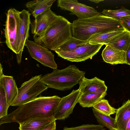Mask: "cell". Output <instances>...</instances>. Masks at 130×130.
<instances>
[{"label": "cell", "mask_w": 130, "mask_h": 130, "mask_svg": "<svg viewBox=\"0 0 130 130\" xmlns=\"http://www.w3.org/2000/svg\"><path fill=\"white\" fill-rule=\"evenodd\" d=\"M61 98L56 95H40L34 100L18 106L15 110L1 119L0 124L15 122L20 124L28 120L53 117Z\"/></svg>", "instance_id": "6da1fadb"}, {"label": "cell", "mask_w": 130, "mask_h": 130, "mask_svg": "<svg viewBox=\"0 0 130 130\" xmlns=\"http://www.w3.org/2000/svg\"><path fill=\"white\" fill-rule=\"evenodd\" d=\"M124 29L118 20L101 13L90 18L77 19L71 23L72 36L88 41L94 35L101 32Z\"/></svg>", "instance_id": "7a4b0ae2"}, {"label": "cell", "mask_w": 130, "mask_h": 130, "mask_svg": "<svg viewBox=\"0 0 130 130\" xmlns=\"http://www.w3.org/2000/svg\"><path fill=\"white\" fill-rule=\"evenodd\" d=\"M85 74V71L72 65L61 70L54 69L52 73L41 76L40 80L48 88L65 91L79 84Z\"/></svg>", "instance_id": "3957f363"}, {"label": "cell", "mask_w": 130, "mask_h": 130, "mask_svg": "<svg viewBox=\"0 0 130 130\" xmlns=\"http://www.w3.org/2000/svg\"><path fill=\"white\" fill-rule=\"evenodd\" d=\"M72 36L71 23L58 15L43 35L34 39L36 43L54 51Z\"/></svg>", "instance_id": "277c9868"}, {"label": "cell", "mask_w": 130, "mask_h": 130, "mask_svg": "<svg viewBox=\"0 0 130 130\" xmlns=\"http://www.w3.org/2000/svg\"><path fill=\"white\" fill-rule=\"evenodd\" d=\"M19 12V11L14 8L8 10L4 29L6 45L16 54L21 51Z\"/></svg>", "instance_id": "5b68a950"}, {"label": "cell", "mask_w": 130, "mask_h": 130, "mask_svg": "<svg viewBox=\"0 0 130 130\" xmlns=\"http://www.w3.org/2000/svg\"><path fill=\"white\" fill-rule=\"evenodd\" d=\"M42 75L32 77L18 88V95L11 105L19 106L36 98L48 88L40 80Z\"/></svg>", "instance_id": "8992f818"}, {"label": "cell", "mask_w": 130, "mask_h": 130, "mask_svg": "<svg viewBox=\"0 0 130 130\" xmlns=\"http://www.w3.org/2000/svg\"><path fill=\"white\" fill-rule=\"evenodd\" d=\"M104 45L92 44L88 41L72 51L56 53L58 56L64 59L71 62H80L92 59Z\"/></svg>", "instance_id": "52a82bcc"}, {"label": "cell", "mask_w": 130, "mask_h": 130, "mask_svg": "<svg viewBox=\"0 0 130 130\" xmlns=\"http://www.w3.org/2000/svg\"><path fill=\"white\" fill-rule=\"evenodd\" d=\"M25 46L32 58L45 67L57 69L54 55L48 49L28 39L26 41Z\"/></svg>", "instance_id": "ba28073f"}, {"label": "cell", "mask_w": 130, "mask_h": 130, "mask_svg": "<svg viewBox=\"0 0 130 130\" xmlns=\"http://www.w3.org/2000/svg\"><path fill=\"white\" fill-rule=\"evenodd\" d=\"M57 5L62 10L70 11L78 19L89 18L101 13L93 8L79 3L76 0H58Z\"/></svg>", "instance_id": "9c48e42d"}, {"label": "cell", "mask_w": 130, "mask_h": 130, "mask_svg": "<svg viewBox=\"0 0 130 130\" xmlns=\"http://www.w3.org/2000/svg\"><path fill=\"white\" fill-rule=\"evenodd\" d=\"M80 94L79 89L73 90L67 95L61 98L59 103L53 114L56 120H64L73 112V109L77 103Z\"/></svg>", "instance_id": "30bf717a"}, {"label": "cell", "mask_w": 130, "mask_h": 130, "mask_svg": "<svg viewBox=\"0 0 130 130\" xmlns=\"http://www.w3.org/2000/svg\"><path fill=\"white\" fill-rule=\"evenodd\" d=\"M58 17V15H57L50 9L35 18V20L31 22L30 24L34 38L43 35Z\"/></svg>", "instance_id": "8fae6325"}, {"label": "cell", "mask_w": 130, "mask_h": 130, "mask_svg": "<svg viewBox=\"0 0 130 130\" xmlns=\"http://www.w3.org/2000/svg\"><path fill=\"white\" fill-rule=\"evenodd\" d=\"M79 84L80 94L106 93L107 87L105 85L104 81L96 77L88 79L84 76Z\"/></svg>", "instance_id": "7c38bea8"}, {"label": "cell", "mask_w": 130, "mask_h": 130, "mask_svg": "<svg viewBox=\"0 0 130 130\" xmlns=\"http://www.w3.org/2000/svg\"><path fill=\"white\" fill-rule=\"evenodd\" d=\"M102 51V55L106 62L112 65L127 64L126 52L106 44Z\"/></svg>", "instance_id": "4fadbf2b"}, {"label": "cell", "mask_w": 130, "mask_h": 130, "mask_svg": "<svg viewBox=\"0 0 130 130\" xmlns=\"http://www.w3.org/2000/svg\"><path fill=\"white\" fill-rule=\"evenodd\" d=\"M0 85L4 89L9 107L18 95V88L12 76L4 74L0 76Z\"/></svg>", "instance_id": "5bb4252c"}, {"label": "cell", "mask_w": 130, "mask_h": 130, "mask_svg": "<svg viewBox=\"0 0 130 130\" xmlns=\"http://www.w3.org/2000/svg\"><path fill=\"white\" fill-rule=\"evenodd\" d=\"M28 10L23 9L19 11V34L21 40V50H23L27 40L29 37V31L31 24Z\"/></svg>", "instance_id": "9a60e30c"}, {"label": "cell", "mask_w": 130, "mask_h": 130, "mask_svg": "<svg viewBox=\"0 0 130 130\" xmlns=\"http://www.w3.org/2000/svg\"><path fill=\"white\" fill-rule=\"evenodd\" d=\"M115 118L119 130H125L126 125L130 119V100L125 102L117 109Z\"/></svg>", "instance_id": "2e32d148"}, {"label": "cell", "mask_w": 130, "mask_h": 130, "mask_svg": "<svg viewBox=\"0 0 130 130\" xmlns=\"http://www.w3.org/2000/svg\"><path fill=\"white\" fill-rule=\"evenodd\" d=\"M56 0H36L27 3L26 6L35 18L46 10L50 9Z\"/></svg>", "instance_id": "e0dca14e"}, {"label": "cell", "mask_w": 130, "mask_h": 130, "mask_svg": "<svg viewBox=\"0 0 130 130\" xmlns=\"http://www.w3.org/2000/svg\"><path fill=\"white\" fill-rule=\"evenodd\" d=\"M125 30V29H120L97 33L92 36L88 41L92 44L106 45L112 38Z\"/></svg>", "instance_id": "ac0fdd59"}, {"label": "cell", "mask_w": 130, "mask_h": 130, "mask_svg": "<svg viewBox=\"0 0 130 130\" xmlns=\"http://www.w3.org/2000/svg\"><path fill=\"white\" fill-rule=\"evenodd\" d=\"M107 44L126 52L130 45V32L125 30L112 38Z\"/></svg>", "instance_id": "d6986e66"}, {"label": "cell", "mask_w": 130, "mask_h": 130, "mask_svg": "<svg viewBox=\"0 0 130 130\" xmlns=\"http://www.w3.org/2000/svg\"><path fill=\"white\" fill-rule=\"evenodd\" d=\"M54 120H56L53 117L34 119L20 124L19 128V130H41Z\"/></svg>", "instance_id": "ffe728a7"}, {"label": "cell", "mask_w": 130, "mask_h": 130, "mask_svg": "<svg viewBox=\"0 0 130 130\" xmlns=\"http://www.w3.org/2000/svg\"><path fill=\"white\" fill-rule=\"evenodd\" d=\"M106 93H91L80 94L78 103L83 107H93L98 102L103 99Z\"/></svg>", "instance_id": "44dd1931"}, {"label": "cell", "mask_w": 130, "mask_h": 130, "mask_svg": "<svg viewBox=\"0 0 130 130\" xmlns=\"http://www.w3.org/2000/svg\"><path fill=\"white\" fill-rule=\"evenodd\" d=\"M92 110L93 114L100 124L110 130H119L115 118L102 113L93 108Z\"/></svg>", "instance_id": "7402d4cb"}, {"label": "cell", "mask_w": 130, "mask_h": 130, "mask_svg": "<svg viewBox=\"0 0 130 130\" xmlns=\"http://www.w3.org/2000/svg\"><path fill=\"white\" fill-rule=\"evenodd\" d=\"M88 42L78 39L72 36L68 41L60 46L54 51L69 52L73 51Z\"/></svg>", "instance_id": "603a6c76"}, {"label": "cell", "mask_w": 130, "mask_h": 130, "mask_svg": "<svg viewBox=\"0 0 130 130\" xmlns=\"http://www.w3.org/2000/svg\"><path fill=\"white\" fill-rule=\"evenodd\" d=\"M93 107L100 112L109 116L115 114L117 110L109 105L107 100L103 99L98 102Z\"/></svg>", "instance_id": "cb8c5ba5"}, {"label": "cell", "mask_w": 130, "mask_h": 130, "mask_svg": "<svg viewBox=\"0 0 130 130\" xmlns=\"http://www.w3.org/2000/svg\"><path fill=\"white\" fill-rule=\"evenodd\" d=\"M102 13L103 15L117 20L119 21L122 18L130 15V10L124 7L115 10L104 9Z\"/></svg>", "instance_id": "d4e9b609"}, {"label": "cell", "mask_w": 130, "mask_h": 130, "mask_svg": "<svg viewBox=\"0 0 130 130\" xmlns=\"http://www.w3.org/2000/svg\"><path fill=\"white\" fill-rule=\"evenodd\" d=\"M8 106L5 92L2 86L0 85V119L8 115Z\"/></svg>", "instance_id": "484cf974"}, {"label": "cell", "mask_w": 130, "mask_h": 130, "mask_svg": "<svg viewBox=\"0 0 130 130\" xmlns=\"http://www.w3.org/2000/svg\"><path fill=\"white\" fill-rule=\"evenodd\" d=\"M62 130H106L102 125L87 124L71 127H64Z\"/></svg>", "instance_id": "4316f807"}, {"label": "cell", "mask_w": 130, "mask_h": 130, "mask_svg": "<svg viewBox=\"0 0 130 130\" xmlns=\"http://www.w3.org/2000/svg\"><path fill=\"white\" fill-rule=\"evenodd\" d=\"M119 22L125 29L130 32V15L122 18Z\"/></svg>", "instance_id": "83f0119b"}, {"label": "cell", "mask_w": 130, "mask_h": 130, "mask_svg": "<svg viewBox=\"0 0 130 130\" xmlns=\"http://www.w3.org/2000/svg\"><path fill=\"white\" fill-rule=\"evenodd\" d=\"M56 120H54L45 126L41 130H56Z\"/></svg>", "instance_id": "f1b7e54d"}, {"label": "cell", "mask_w": 130, "mask_h": 130, "mask_svg": "<svg viewBox=\"0 0 130 130\" xmlns=\"http://www.w3.org/2000/svg\"><path fill=\"white\" fill-rule=\"evenodd\" d=\"M127 64L130 65V45L126 52Z\"/></svg>", "instance_id": "f546056e"}, {"label": "cell", "mask_w": 130, "mask_h": 130, "mask_svg": "<svg viewBox=\"0 0 130 130\" xmlns=\"http://www.w3.org/2000/svg\"><path fill=\"white\" fill-rule=\"evenodd\" d=\"M23 51L21 50L19 53L16 54L17 60L18 64H20L21 63Z\"/></svg>", "instance_id": "4dcf8cb0"}, {"label": "cell", "mask_w": 130, "mask_h": 130, "mask_svg": "<svg viewBox=\"0 0 130 130\" xmlns=\"http://www.w3.org/2000/svg\"><path fill=\"white\" fill-rule=\"evenodd\" d=\"M125 130H130V119L127 123Z\"/></svg>", "instance_id": "1f68e13d"}, {"label": "cell", "mask_w": 130, "mask_h": 130, "mask_svg": "<svg viewBox=\"0 0 130 130\" xmlns=\"http://www.w3.org/2000/svg\"><path fill=\"white\" fill-rule=\"evenodd\" d=\"M89 1L96 4L99 3L101 2L104 1V0H89Z\"/></svg>", "instance_id": "d6a6232c"}, {"label": "cell", "mask_w": 130, "mask_h": 130, "mask_svg": "<svg viewBox=\"0 0 130 130\" xmlns=\"http://www.w3.org/2000/svg\"><path fill=\"white\" fill-rule=\"evenodd\" d=\"M3 68H2V66L1 63H0V76L3 75Z\"/></svg>", "instance_id": "836d02e7"}, {"label": "cell", "mask_w": 130, "mask_h": 130, "mask_svg": "<svg viewBox=\"0 0 130 130\" xmlns=\"http://www.w3.org/2000/svg\"></svg>", "instance_id": "e575fe53"}]
</instances>
